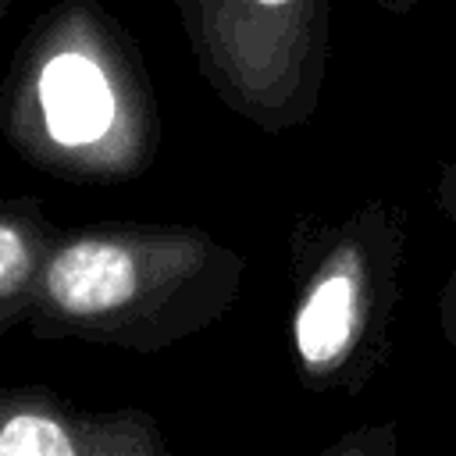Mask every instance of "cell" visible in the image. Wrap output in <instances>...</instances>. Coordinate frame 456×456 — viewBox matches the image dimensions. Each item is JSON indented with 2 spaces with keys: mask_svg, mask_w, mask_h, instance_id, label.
Here are the masks:
<instances>
[{
  "mask_svg": "<svg viewBox=\"0 0 456 456\" xmlns=\"http://www.w3.org/2000/svg\"><path fill=\"white\" fill-rule=\"evenodd\" d=\"M160 103L132 32L96 0L43 11L0 82L7 146L57 182L118 185L150 171Z\"/></svg>",
  "mask_w": 456,
  "mask_h": 456,
  "instance_id": "obj_1",
  "label": "cell"
},
{
  "mask_svg": "<svg viewBox=\"0 0 456 456\" xmlns=\"http://www.w3.org/2000/svg\"><path fill=\"white\" fill-rule=\"evenodd\" d=\"M246 256L196 224L93 221L64 228L25 321L36 342L171 349L242 296Z\"/></svg>",
  "mask_w": 456,
  "mask_h": 456,
  "instance_id": "obj_2",
  "label": "cell"
},
{
  "mask_svg": "<svg viewBox=\"0 0 456 456\" xmlns=\"http://www.w3.org/2000/svg\"><path fill=\"white\" fill-rule=\"evenodd\" d=\"M410 210L370 196L342 217L303 214L289 228L292 367L310 392H363L392 360Z\"/></svg>",
  "mask_w": 456,
  "mask_h": 456,
  "instance_id": "obj_3",
  "label": "cell"
},
{
  "mask_svg": "<svg viewBox=\"0 0 456 456\" xmlns=\"http://www.w3.org/2000/svg\"><path fill=\"white\" fill-rule=\"evenodd\" d=\"M207 89L242 121L281 135L321 103L331 0H171Z\"/></svg>",
  "mask_w": 456,
  "mask_h": 456,
  "instance_id": "obj_4",
  "label": "cell"
},
{
  "mask_svg": "<svg viewBox=\"0 0 456 456\" xmlns=\"http://www.w3.org/2000/svg\"><path fill=\"white\" fill-rule=\"evenodd\" d=\"M0 456H167L139 406H86L46 385H0Z\"/></svg>",
  "mask_w": 456,
  "mask_h": 456,
  "instance_id": "obj_5",
  "label": "cell"
},
{
  "mask_svg": "<svg viewBox=\"0 0 456 456\" xmlns=\"http://www.w3.org/2000/svg\"><path fill=\"white\" fill-rule=\"evenodd\" d=\"M61 232L36 196H0V338L28 321Z\"/></svg>",
  "mask_w": 456,
  "mask_h": 456,
  "instance_id": "obj_6",
  "label": "cell"
},
{
  "mask_svg": "<svg viewBox=\"0 0 456 456\" xmlns=\"http://www.w3.org/2000/svg\"><path fill=\"white\" fill-rule=\"evenodd\" d=\"M395 449V438H392V428H363V435H349L335 445H328L324 452H349V456H385Z\"/></svg>",
  "mask_w": 456,
  "mask_h": 456,
  "instance_id": "obj_7",
  "label": "cell"
},
{
  "mask_svg": "<svg viewBox=\"0 0 456 456\" xmlns=\"http://www.w3.org/2000/svg\"><path fill=\"white\" fill-rule=\"evenodd\" d=\"M431 203L438 207L442 217L456 221V142H452L449 157L438 164V178H435V189H431Z\"/></svg>",
  "mask_w": 456,
  "mask_h": 456,
  "instance_id": "obj_8",
  "label": "cell"
},
{
  "mask_svg": "<svg viewBox=\"0 0 456 456\" xmlns=\"http://www.w3.org/2000/svg\"><path fill=\"white\" fill-rule=\"evenodd\" d=\"M438 331L456 349V260H452V267L438 289Z\"/></svg>",
  "mask_w": 456,
  "mask_h": 456,
  "instance_id": "obj_9",
  "label": "cell"
},
{
  "mask_svg": "<svg viewBox=\"0 0 456 456\" xmlns=\"http://www.w3.org/2000/svg\"><path fill=\"white\" fill-rule=\"evenodd\" d=\"M374 4H378L381 11H388V14H399V18H403V14H410L420 0H374Z\"/></svg>",
  "mask_w": 456,
  "mask_h": 456,
  "instance_id": "obj_10",
  "label": "cell"
}]
</instances>
